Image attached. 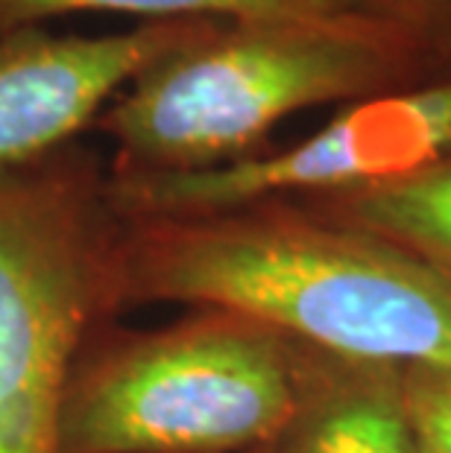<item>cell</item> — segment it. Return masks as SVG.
I'll return each mask as SVG.
<instances>
[{
    "label": "cell",
    "mask_w": 451,
    "mask_h": 453,
    "mask_svg": "<svg viewBox=\"0 0 451 453\" xmlns=\"http://www.w3.org/2000/svg\"><path fill=\"white\" fill-rule=\"evenodd\" d=\"M258 453H419L399 369L325 357L299 412Z\"/></svg>",
    "instance_id": "52a82bcc"
},
{
    "label": "cell",
    "mask_w": 451,
    "mask_h": 453,
    "mask_svg": "<svg viewBox=\"0 0 451 453\" xmlns=\"http://www.w3.org/2000/svg\"><path fill=\"white\" fill-rule=\"evenodd\" d=\"M299 205L387 240L451 281V158L405 181L343 196L302 199Z\"/></svg>",
    "instance_id": "ba28073f"
},
{
    "label": "cell",
    "mask_w": 451,
    "mask_h": 453,
    "mask_svg": "<svg viewBox=\"0 0 451 453\" xmlns=\"http://www.w3.org/2000/svg\"><path fill=\"white\" fill-rule=\"evenodd\" d=\"M118 302L211 307L343 363L451 369V281L299 202L121 219Z\"/></svg>",
    "instance_id": "6da1fadb"
},
{
    "label": "cell",
    "mask_w": 451,
    "mask_h": 453,
    "mask_svg": "<svg viewBox=\"0 0 451 453\" xmlns=\"http://www.w3.org/2000/svg\"><path fill=\"white\" fill-rule=\"evenodd\" d=\"M325 354L194 307L152 331H97L74 363L59 453H258L299 412Z\"/></svg>",
    "instance_id": "3957f363"
},
{
    "label": "cell",
    "mask_w": 451,
    "mask_h": 453,
    "mask_svg": "<svg viewBox=\"0 0 451 453\" xmlns=\"http://www.w3.org/2000/svg\"><path fill=\"white\" fill-rule=\"evenodd\" d=\"M401 27L367 15L211 21L109 103L94 129L118 176L194 173L261 156L291 114L396 88Z\"/></svg>",
    "instance_id": "7a4b0ae2"
},
{
    "label": "cell",
    "mask_w": 451,
    "mask_h": 453,
    "mask_svg": "<svg viewBox=\"0 0 451 453\" xmlns=\"http://www.w3.org/2000/svg\"><path fill=\"white\" fill-rule=\"evenodd\" d=\"M121 226L80 141L0 167V453H59L74 363L121 313Z\"/></svg>",
    "instance_id": "277c9868"
},
{
    "label": "cell",
    "mask_w": 451,
    "mask_h": 453,
    "mask_svg": "<svg viewBox=\"0 0 451 453\" xmlns=\"http://www.w3.org/2000/svg\"><path fill=\"white\" fill-rule=\"evenodd\" d=\"M80 12L136 15L144 18V24L182 21V18L261 21V18L354 15L340 0H0V38Z\"/></svg>",
    "instance_id": "9c48e42d"
},
{
    "label": "cell",
    "mask_w": 451,
    "mask_h": 453,
    "mask_svg": "<svg viewBox=\"0 0 451 453\" xmlns=\"http://www.w3.org/2000/svg\"><path fill=\"white\" fill-rule=\"evenodd\" d=\"M208 21H152L109 35H65L47 27L4 35L0 167L35 161L74 143L144 67L197 35Z\"/></svg>",
    "instance_id": "8992f818"
},
{
    "label": "cell",
    "mask_w": 451,
    "mask_h": 453,
    "mask_svg": "<svg viewBox=\"0 0 451 453\" xmlns=\"http://www.w3.org/2000/svg\"><path fill=\"white\" fill-rule=\"evenodd\" d=\"M451 158V76L354 100L287 150L194 173L118 176L109 199L121 219L191 217L255 202H302L384 188Z\"/></svg>",
    "instance_id": "5b68a950"
},
{
    "label": "cell",
    "mask_w": 451,
    "mask_h": 453,
    "mask_svg": "<svg viewBox=\"0 0 451 453\" xmlns=\"http://www.w3.org/2000/svg\"><path fill=\"white\" fill-rule=\"evenodd\" d=\"M399 387L419 453H451V369H401Z\"/></svg>",
    "instance_id": "30bf717a"
},
{
    "label": "cell",
    "mask_w": 451,
    "mask_h": 453,
    "mask_svg": "<svg viewBox=\"0 0 451 453\" xmlns=\"http://www.w3.org/2000/svg\"><path fill=\"white\" fill-rule=\"evenodd\" d=\"M354 15L378 18L401 30L434 21H451V0H340Z\"/></svg>",
    "instance_id": "8fae6325"
}]
</instances>
